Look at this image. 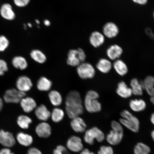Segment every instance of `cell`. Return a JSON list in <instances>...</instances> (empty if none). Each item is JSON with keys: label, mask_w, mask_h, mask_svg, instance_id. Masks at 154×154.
Returning a JSON list of instances; mask_svg holds the SVG:
<instances>
[{"label": "cell", "mask_w": 154, "mask_h": 154, "mask_svg": "<svg viewBox=\"0 0 154 154\" xmlns=\"http://www.w3.org/2000/svg\"><path fill=\"white\" fill-rule=\"evenodd\" d=\"M65 109L67 116L71 119L83 114L84 106L79 92L75 90L69 92L65 100Z\"/></svg>", "instance_id": "obj_1"}, {"label": "cell", "mask_w": 154, "mask_h": 154, "mask_svg": "<svg viewBox=\"0 0 154 154\" xmlns=\"http://www.w3.org/2000/svg\"><path fill=\"white\" fill-rule=\"evenodd\" d=\"M121 118L119 121L123 126L134 133L139 131L140 121L137 117L130 111L124 109L120 113Z\"/></svg>", "instance_id": "obj_2"}, {"label": "cell", "mask_w": 154, "mask_h": 154, "mask_svg": "<svg viewBox=\"0 0 154 154\" xmlns=\"http://www.w3.org/2000/svg\"><path fill=\"white\" fill-rule=\"evenodd\" d=\"M99 95L97 92L90 90L87 92L84 101V107L88 112L96 113L100 112L102 109L101 104L98 99Z\"/></svg>", "instance_id": "obj_3"}, {"label": "cell", "mask_w": 154, "mask_h": 154, "mask_svg": "<svg viewBox=\"0 0 154 154\" xmlns=\"http://www.w3.org/2000/svg\"><path fill=\"white\" fill-rule=\"evenodd\" d=\"M86 57L85 53L81 48L71 50L67 54V64L70 66L77 67L81 63L84 62Z\"/></svg>", "instance_id": "obj_4"}, {"label": "cell", "mask_w": 154, "mask_h": 154, "mask_svg": "<svg viewBox=\"0 0 154 154\" xmlns=\"http://www.w3.org/2000/svg\"><path fill=\"white\" fill-rule=\"evenodd\" d=\"M105 135L103 131L96 127H94L85 131L84 139L86 143L93 145L95 140L101 142L105 140Z\"/></svg>", "instance_id": "obj_5"}, {"label": "cell", "mask_w": 154, "mask_h": 154, "mask_svg": "<svg viewBox=\"0 0 154 154\" xmlns=\"http://www.w3.org/2000/svg\"><path fill=\"white\" fill-rule=\"evenodd\" d=\"M77 72L78 75L82 79H92L96 74L95 68L90 63L83 62L77 66Z\"/></svg>", "instance_id": "obj_6"}, {"label": "cell", "mask_w": 154, "mask_h": 154, "mask_svg": "<svg viewBox=\"0 0 154 154\" xmlns=\"http://www.w3.org/2000/svg\"><path fill=\"white\" fill-rule=\"evenodd\" d=\"M26 95L25 92L12 88L6 91L4 100L7 103H18Z\"/></svg>", "instance_id": "obj_7"}, {"label": "cell", "mask_w": 154, "mask_h": 154, "mask_svg": "<svg viewBox=\"0 0 154 154\" xmlns=\"http://www.w3.org/2000/svg\"><path fill=\"white\" fill-rule=\"evenodd\" d=\"M67 149L74 152H78L83 149L82 140L78 136H73L67 140L66 142Z\"/></svg>", "instance_id": "obj_8"}, {"label": "cell", "mask_w": 154, "mask_h": 154, "mask_svg": "<svg viewBox=\"0 0 154 154\" xmlns=\"http://www.w3.org/2000/svg\"><path fill=\"white\" fill-rule=\"evenodd\" d=\"M116 92L119 97L124 99H128L133 95L130 86H128L126 83L123 81L117 84Z\"/></svg>", "instance_id": "obj_9"}, {"label": "cell", "mask_w": 154, "mask_h": 154, "mask_svg": "<svg viewBox=\"0 0 154 154\" xmlns=\"http://www.w3.org/2000/svg\"><path fill=\"white\" fill-rule=\"evenodd\" d=\"M32 85H33L31 80L26 76L19 77L17 81L16 87L17 89L25 93L30 91Z\"/></svg>", "instance_id": "obj_10"}, {"label": "cell", "mask_w": 154, "mask_h": 154, "mask_svg": "<svg viewBox=\"0 0 154 154\" xmlns=\"http://www.w3.org/2000/svg\"><path fill=\"white\" fill-rule=\"evenodd\" d=\"M35 132L37 135L40 138L49 137L51 134V125L47 122H42L36 126Z\"/></svg>", "instance_id": "obj_11"}, {"label": "cell", "mask_w": 154, "mask_h": 154, "mask_svg": "<svg viewBox=\"0 0 154 154\" xmlns=\"http://www.w3.org/2000/svg\"><path fill=\"white\" fill-rule=\"evenodd\" d=\"M119 32L118 26L115 23L108 22L106 23L103 27V34L107 38H114L118 35Z\"/></svg>", "instance_id": "obj_12"}, {"label": "cell", "mask_w": 154, "mask_h": 154, "mask_svg": "<svg viewBox=\"0 0 154 154\" xmlns=\"http://www.w3.org/2000/svg\"><path fill=\"white\" fill-rule=\"evenodd\" d=\"M0 14L3 18L8 20H14L16 17L12 6L7 3L2 5L0 8Z\"/></svg>", "instance_id": "obj_13"}, {"label": "cell", "mask_w": 154, "mask_h": 154, "mask_svg": "<svg viewBox=\"0 0 154 154\" xmlns=\"http://www.w3.org/2000/svg\"><path fill=\"white\" fill-rule=\"evenodd\" d=\"M0 143L5 147H11L15 143V140L12 134L8 132L0 131Z\"/></svg>", "instance_id": "obj_14"}, {"label": "cell", "mask_w": 154, "mask_h": 154, "mask_svg": "<svg viewBox=\"0 0 154 154\" xmlns=\"http://www.w3.org/2000/svg\"><path fill=\"white\" fill-rule=\"evenodd\" d=\"M129 106L131 110L134 112H141L145 110L147 103L142 99H134L131 100L129 103Z\"/></svg>", "instance_id": "obj_15"}, {"label": "cell", "mask_w": 154, "mask_h": 154, "mask_svg": "<svg viewBox=\"0 0 154 154\" xmlns=\"http://www.w3.org/2000/svg\"><path fill=\"white\" fill-rule=\"evenodd\" d=\"M123 49L120 46L114 44L110 46L107 50L106 55L109 60L115 61L122 55Z\"/></svg>", "instance_id": "obj_16"}, {"label": "cell", "mask_w": 154, "mask_h": 154, "mask_svg": "<svg viewBox=\"0 0 154 154\" xmlns=\"http://www.w3.org/2000/svg\"><path fill=\"white\" fill-rule=\"evenodd\" d=\"M124 133L111 130L106 137L108 143L111 145H118L121 143L124 137Z\"/></svg>", "instance_id": "obj_17"}, {"label": "cell", "mask_w": 154, "mask_h": 154, "mask_svg": "<svg viewBox=\"0 0 154 154\" xmlns=\"http://www.w3.org/2000/svg\"><path fill=\"white\" fill-rule=\"evenodd\" d=\"M35 110V113L36 117L38 120L42 122H46L51 117V112L45 105H40L36 107Z\"/></svg>", "instance_id": "obj_18"}, {"label": "cell", "mask_w": 154, "mask_h": 154, "mask_svg": "<svg viewBox=\"0 0 154 154\" xmlns=\"http://www.w3.org/2000/svg\"><path fill=\"white\" fill-rule=\"evenodd\" d=\"M112 67L119 75L124 76L128 74V65L122 60L119 59L112 63Z\"/></svg>", "instance_id": "obj_19"}, {"label": "cell", "mask_w": 154, "mask_h": 154, "mask_svg": "<svg viewBox=\"0 0 154 154\" xmlns=\"http://www.w3.org/2000/svg\"><path fill=\"white\" fill-rule=\"evenodd\" d=\"M21 107L26 113H30L35 109L37 104L35 100L31 97H24L20 102Z\"/></svg>", "instance_id": "obj_20"}, {"label": "cell", "mask_w": 154, "mask_h": 154, "mask_svg": "<svg viewBox=\"0 0 154 154\" xmlns=\"http://www.w3.org/2000/svg\"><path fill=\"white\" fill-rule=\"evenodd\" d=\"M96 67L102 74H107L110 72L113 68L112 63L109 59L102 58L98 61Z\"/></svg>", "instance_id": "obj_21"}, {"label": "cell", "mask_w": 154, "mask_h": 154, "mask_svg": "<svg viewBox=\"0 0 154 154\" xmlns=\"http://www.w3.org/2000/svg\"><path fill=\"white\" fill-rule=\"evenodd\" d=\"M70 125L72 129L76 133H82L85 131L87 125L83 119L80 116L72 119Z\"/></svg>", "instance_id": "obj_22"}, {"label": "cell", "mask_w": 154, "mask_h": 154, "mask_svg": "<svg viewBox=\"0 0 154 154\" xmlns=\"http://www.w3.org/2000/svg\"><path fill=\"white\" fill-rule=\"evenodd\" d=\"M105 36L103 34L98 31L92 32L89 38L90 44L95 48L100 47L104 43Z\"/></svg>", "instance_id": "obj_23"}, {"label": "cell", "mask_w": 154, "mask_h": 154, "mask_svg": "<svg viewBox=\"0 0 154 154\" xmlns=\"http://www.w3.org/2000/svg\"><path fill=\"white\" fill-rule=\"evenodd\" d=\"M130 87L133 95L140 96L143 95L144 90L142 82H140L137 79L134 78L131 80Z\"/></svg>", "instance_id": "obj_24"}, {"label": "cell", "mask_w": 154, "mask_h": 154, "mask_svg": "<svg viewBox=\"0 0 154 154\" xmlns=\"http://www.w3.org/2000/svg\"><path fill=\"white\" fill-rule=\"evenodd\" d=\"M142 82L144 91L150 97L154 96V77L148 75Z\"/></svg>", "instance_id": "obj_25"}, {"label": "cell", "mask_w": 154, "mask_h": 154, "mask_svg": "<svg viewBox=\"0 0 154 154\" xmlns=\"http://www.w3.org/2000/svg\"><path fill=\"white\" fill-rule=\"evenodd\" d=\"M52 83L45 77H41L38 81L36 86L38 90L42 91H47L51 90Z\"/></svg>", "instance_id": "obj_26"}, {"label": "cell", "mask_w": 154, "mask_h": 154, "mask_svg": "<svg viewBox=\"0 0 154 154\" xmlns=\"http://www.w3.org/2000/svg\"><path fill=\"white\" fill-rule=\"evenodd\" d=\"M17 139L21 145L26 147L31 145L33 141V138L31 136L22 132L17 134Z\"/></svg>", "instance_id": "obj_27"}, {"label": "cell", "mask_w": 154, "mask_h": 154, "mask_svg": "<svg viewBox=\"0 0 154 154\" xmlns=\"http://www.w3.org/2000/svg\"><path fill=\"white\" fill-rule=\"evenodd\" d=\"M48 97L51 103L55 106H58L62 103V96L56 90H53L50 91L48 94Z\"/></svg>", "instance_id": "obj_28"}, {"label": "cell", "mask_w": 154, "mask_h": 154, "mask_svg": "<svg viewBox=\"0 0 154 154\" xmlns=\"http://www.w3.org/2000/svg\"><path fill=\"white\" fill-rule=\"evenodd\" d=\"M12 65L15 68L24 70L28 66V63L25 58L21 56L14 57L12 59Z\"/></svg>", "instance_id": "obj_29"}, {"label": "cell", "mask_w": 154, "mask_h": 154, "mask_svg": "<svg viewBox=\"0 0 154 154\" xmlns=\"http://www.w3.org/2000/svg\"><path fill=\"white\" fill-rule=\"evenodd\" d=\"M30 55L32 58L36 62L43 63L47 60V57L43 52L39 50L34 49L31 51Z\"/></svg>", "instance_id": "obj_30"}, {"label": "cell", "mask_w": 154, "mask_h": 154, "mask_svg": "<svg viewBox=\"0 0 154 154\" xmlns=\"http://www.w3.org/2000/svg\"><path fill=\"white\" fill-rule=\"evenodd\" d=\"M32 122V119L27 116L21 115L17 119V124L21 128L27 129Z\"/></svg>", "instance_id": "obj_31"}, {"label": "cell", "mask_w": 154, "mask_h": 154, "mask_svg": "<svg viewBox=\"0 0 154 154\" xmlns=\"http://www.w3.org/2000/svg\"><path fill=\"white\" fill-rule=\"evenodd\" d=\"M64 115L65 113L62 109L56 107L53 109L51 117L54 122L58 123L63 120Z\"/></svg>", "instance_id": "obj_32"}, {"label": "cell", "mask_w": 154, "mask_h": 154, "mask_svg": "<svg viewBox=\"0 0 154 154\" xmlns=\"http://www.w3.org/2000/svg\"><path fill=\"white\" fill-rule=\"evenodd\" d=\"M151 149L149 146L142 142L136 144L134 149V154H149Z\"/></svg>", "instance_id": "obj_33"}, {"label": "cell", "mask_w": 154, "mask_h": 154, "mask_svg": "<svg viewBox=\"0 0 154 154\" xmlns=\"http://www.w3.org/2000/svg\"><path fill=\"white\" fill-rule=\"evenodd\" d=\"M9 40L5 36H0V52L4 51L9 47Z\"/></svg>", "instance_id": "obj_34"}, {"label": "cell", "mask_w": 154, "mask_h": 154, "mask_svg": "<svg viewBox=\"0 0 154 154\" xmlns=\"http://www.w3.org/2000/svg\"><path fill=\"white\" fill-rule=\"evenodd\" d=\"M111 126L112 130L117 131L124 133L123 126L119 121L113 120L111 121Z\"/></svg>", "instance_id": "obj_35"}, {"label": "cell", "mask_w": 154, "mask_h": 154, "mask_svg": "<svg viewBox=\"0 0 154 154\" xmlns=\"http://www.w3.org/2000/svg\"><path fill=\"white\" fill-rule=\"evenodd\" d=\"M98 154H114V152L111 146H103L100 147Z\"/></svg>", "instance_id": "obj_36"}, {"label": "cell", "mask_w": 154, "mask_h": 154, "mask_svg": "<svg viewBox=\"0 0 154 154\" xmlns=\"http://www.w3.org/2000/svg\"><path fill=\"white\" fill-rule=\"evenodd\" d=\"M53 154H68L66 148L62 145H59L54 150Z\"/></svg>", "instance_id": "obj_37"}, {"label": "cell", "mask_w": 154, "mask_h": 154, "mask_svg": "<svg viewBox=\"0 0 154 154\" xmlns=\"http://www.w3.org/2000/svg\"><path fill=\"white\" fill-rule=\"evenodd\" d=\"M8 70V67L7 62L4 60L0 59V75H3Z\"/></svg>", "instance_id": "obj_38"}, {"label": "cell", "mask_w": 154, "mask_h": 154, "mask_svg": "<svg viewBox=\"0 0 154 154\" xmlns=\"http://www.w3.org/2000/svg\"><path fill=\"white\" fill-rule=\"evenodd\" d=\"M30 0H13V2L16 6L23 8L26 6L29 3Z\"/></svg>", "instance_id": "obj_39"}, {"label": "cell", "mask_w": 154, "mask_h": 154, "mask_svg": "<svg viewBox=\"0 0 154 154\" xmlns=\"http://www.w3.org/2000/svg\"><path fill=\"white\" fill-rule=\"evenodd\" d=\"M26 154H43L42 152L37 148L32 147L28 150Z\"/></svg>", "instance_id": "obj_40"}, {"label": "cell", "mask_w": 154, "mask_h": 154, "mask_svg": "<svg viewBox=\"0 0 154 154\" xmlns=\"http://www.w3.org/2000/svg\"><path fill=\"white\" fill-rule=\"evenodd\" d=\"M148 0H132L134 3L138 5H144L147 3Z\"/></svg>", "instance_id": "obj_41"}, {"label": "cell", "mask_w": 154, "mask_h": 154, "mask_svg": "<svg viewBox=\"0 0 154 154\" xmlns=\"http://www.w3.org/2000/svg\"><path fill=\"white\" fill-rule=\"evenodd\" d=\"M0 154H14L12 152L11 150L8 149V148H5L2 149L0 151Z\"/></svg>", "instance_id": "obj_42"}, {"label": "cell", "mask_w": 154, "mask_h": 154, "mask_svg": "<svg viewBox=\"0 0 154 154\" xmlns=\"http://www.w3.org/2000/svg\"><path fill=\"white\" fill-rule=\"evenodd\" d=\"M80 154H95L93 152L90 151L89 149H83L80 152Z\"/></svg>", "instance_id": "obj_43"}, {"label": "cell", "mask_w": 154, "mask_h": 154, "mask_svg": "<svg viewBox=\"0 0 154 154\" xmlns=\"http://www.w3.org/2000/svg\"><path fill=\"white\" fill-rule=\"evenodd\" d=\"M150 120L152 124L154 125V112L151 114L150 117Z\"/></svg>", "instance_id": "obj_44"}, {"label": "cell", "mask_w": 154, "mask_h": 154, "mask_svg": "<svg viewBox=\"0 0 154 154\" xmlns=\"http://www.w3.org/2000/svg\"><path fill=\"white\" fill-rule=\"evenodd\" d=\"M44 24L46 26H50V25H51V22H50V21L48 20H47V19H46V20H45L44 21Z\"/></svg>", "instance_id": "obj_45"}, {"label": "cell", "mask_w": 154, "mask_h": 154, "mask_svg": "<svg viewBox=\"0 0 154 154\" xmlns=\"http://www.w3.org/2000/svg\"><path fill=\"white\" fill-rule=\"evenodd\" d=\"M3 104L2 100L0 98V112H1L2 109L3 108Z\"/></svg>", "instance_id": "obj_46"}, {"label": "cell", "mask_w": 154, "mask_h": 154, "mask_svg": "<svg viewBox=\"0 0 154 154\" xmlns=\"http://www.w3.org/2000/svg\"><path fill=\"white\" fill-rule=\"evenodd\" d=\"M150 101L153 106H154V96H151L150 98Z\"/></svg>", "instance_id": "obj_47"}, {"label": "cell", "mask_w": 154, "mask_h": 154, "mask_svg": "<svg viewBox=\"0 0 154 154\" xmlns=\"http://www.w3.org/2000/svg\"><path fill=\"white\" fill-rule=\"evenodd\" d=\"M151 136L152 138V139L154 141V130L152 131L151 133Z\"/></svg>", "instance_id": "obj_48"}, {"label": "cell", "mask_w": 154, "mask_h": 154, "mask_svg": "<svg viewBox=\"0 0 154 154\" xmlns=\"http://www.w3.org/2000/svg\"><path fill=\"white\" fill-rule=\"evenodd\" d=\"M28 26L29 27L31 28L32 27V24H30V23H29L28 24Z\"/></svg>", "instance_id": "obj_49"}, {"label": "cell", "mask_w": 154, "mask_h": 154, "mask_svg": "<svg viewBox=\"0 0 154 154\" xmlns=\"http://www.w3.org/2000/svg\"><path fill=\"white\" fill-rule=\"evenodd\" d=\"M36 23H37L38 24H39V23H40V22H39V20H36Z\"/></svg>", "instance_id": "obj_50"}, {"label": "cell", "mask_w": 154, "mask_h": 154, "mask_svg": "<svg viewBox=\"0 0 154 154\" xmlns=\"http://www.w3.org/2000/svg\"><path fill=\"white\" fill-rule=\"evenodd\" d=\"M153 17H154V13H153Z\"/></svg>", "instance_id": "obj_51"}, {"label": "cell", "mask_w": 154, "mask_h": 154, "mask_svg": "<svg viewBox=\"0 0 154 154\" xmlns=\"http://www.w3.org/2000/svg\"></svg>", "instance_id": "obj_52"}]
</instances>
